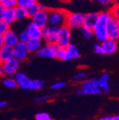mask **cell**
Instances as JSON below:
<instances>
[{"mask_svg": "<svg viewBox=\"0 0 119 120\" xmlns=\"http://www.w3.org/2000/svg\"><path fill=\"white\" fill-rule=\"evenodd\" d=\"M37 0H18V5L23 8H28L32 4L37 3Z\"/></svg>", "mask_w": 119, "mask_h": 120, "instance_id": "29", "label": "cell"}, {"mask_svg": "<svg viewBox=\"0 0 119 120\" xmlns=\"http://www.w3.org/2000/svg\"><path fill=\"white\" fill-rule=\"evenodd\" d=\"M56 58L59 60H62V61H68V60L72 59L66 48H59L58 49Z\"/></svg>", "mask_w": 119, "mask_h": 120, "instance_id": "22", "label": "cell"}, {"mask_svg": "<svg viewBox=\"0 0 119 120\" xmlns=\"http://www.w3.org/2000/svg\"><path fill=\"white\" fill-rule=\"evenodd\" d=\"M25 30L29 38H42V28L36 26L32 22L28 23Z\"/></svg>", "mask_w": 119, "mask_h": 120, "instance_id": "16", "label": "cell"}, {"mask_svg": "<svg viewBox=\"0 0 119 120\" xmlns=\"http://www.w3.org/2000/svg\"><path fill=\"white\" fill-rule=\"evenodd\" d=\"M96 2H97L100 4H103V5H109L111 4H113L115 0H95Z\"/></svg>", "mask_w": 119, "mask_h": 120, "instance_id": "38", "label": "cell"}, {"mask_svg": "<svg viewBox=\"0 0 119 120\" xmlns=\"http://www.w3.org/2000/svg\"><path fill=\"white\" fill-rule=\"evenodd\" d=\"M67 11L64 9L48 10V25L61 27L65 24Z\"/></svg>", "mask_w": 119, "mask_h": 120, "instance_id": "3", "label": "cell"}, {"mask_svg": "<svg viewBox=\"0 0 119 120\" xmlns=\"http://www.w3.org/2000/svg\"><path fill=\"white\" fill-rule=\"evenodd\" d=\"M28 79H29V78L22 73L17 72V73L14 74V79H15V81L17 82L18 86H19V87L22 86L23 83H25V82L28 80Z\"/></svg>", "mask_w": 119, "mask_h": 120, "instance_id": "25", "label": "cell"}, {"mask_svg": "<svg viewBox=\"0 0 119 120\" xmlns=\"http://www.w3.org/2000/svg\"><path fill=\"white\" fill-rule=\"evenodd\" d=\"M59 27L47 25L46 27L42 28V39L46 43L53 44L57 43L58 36Z\"/></svg>", "mask_w": 119, "mask_h": 120, "instance_id": "4", "label": "cell"}, {"mask_svg": "<svg viewBox=\"0 0 119 120\" xmlns=\"http://www.w3.org/2000/svg\"><path fill=\"white\" fill-rule=\"evenodd\" d=\"M93 50L97 54H104V52H103V49H102L101 43H96L93 46Z\"/></svg>", "mask_w": 119, "mask_h": 120, "instance_id": "35", "label": "cell"}, {"mask_svg": "<svg viewBox=\"0 0 119 120\" xmlns=\"http://www.w3.org/2000/svg\"><path fill=\"white\" fill-rule=\"evenodd\" d=\"M3 21L11 26L16 21V16H15V11L13 8H5L4 9V16H3Z\"/></svg>", "mask_w": 119, "mask_h": 120, "instance_id": "20", "label": "cell"}, {"mask_svg": "<svg viewBox=\"0 0 119 120\" xmlns=\"http://www.w3.org/2000/svg\"><path fill=\"white\" fill-rule=\"evenodd\" d=\"M4 9H5V8L3 7L1 4H0V20H2L3 19V16H4Z\"/></svg>", "mask_w": 119, "mask_h": 120, "instance_id": "39", "label": "cell"}, {"mask_svg": "<svg viewBox=\"0 0 119 120\" xmlns=\"http://www.w3.org/2000/svg\"><path fill=\"white\" fill-rule=\"evenodd\" d=\"M84 14L81 13H68L66 16L65 25L73 28H80L82 26Z\"/></svg>", "mask_w": 119, "mask_h": 120, "instance_id": "6", "label": "cell"}, {"mask_svg": "<svg viewBox=\"0 0 119 120\" xmlns=\"http://www.w3.org/2000/svg\"><path fill=\"white\" fill-rule=\"evenodd\" d=\"M102 93V90L97 86V79H91L84 81L82 84V88L77 91V94L79 96L97 95Z\"/></svg>", "mask_w": 119, "mask_h": 120, "instance_id": "2", "label": "cell"}, {"mask_svg": "<svg viewBox=\"0 0 119 120\" xmlns=\"http://www.w3.org/2000/svg\"><path fill=\"white\" fill-rule=\"evenodd\" d=\"M72 38V29L67 25H63L59 27L58 40L56 44L59 48H67L71 43Z\"/></svg>", "mask_w": 119, "mask_h": 120, "instance_id": "5", "label": "cell"}, {"mask_svg": "<svg viewBox=\"0 0 119 120\" xmlns=\"http://www.w3.org/2000/svg\"><path fill=\"white\" fill-rule=\"evenodd\" d=\"M3 45H4V42H3V36L0 34V48L2 47Z\"/></svg>", "mask_w": 119, "mask_h": 120, "instance_id": "42", "label": "cell"}, {"mask_svg": "<svg viewBox=\"0 0 119 120\" xmlns=\"http://www.w3.org/2000/svg\"><path fill=\"white\" fill-rule=\"evenodd\" d=\"M63 1H69V0H63Z\"/></svg>", "mask_w": 119, "mask_h": 120, "instance_id": "45", "label": "cell"}, {"mask_svg": "<svg viewBox=\"0 0 119 120\" xmlns=\"http://www.w3.org/2000/svg\"><path fill=\"white\" fill-rule=\"evenodd\" d=\"M7 102L5 101H0V109H3V108H5L7 107Z\"/></svg>", "mask_w": 119, "mask_h": 120, "instance_id": "40", "label": "cell"}, {"mask_svg": "<svg viewBox=\"0 0 119 120\" xmlns=\"http://www.w3.org/2000/svg\"><path fill=\"white\" fill-rule=\"evenodd\" d=\"M36 120H52L51 116L47 112H38L35 115Z\"/></svg>", "mask_w": 119, "mask_h": 120, "instance_id": "31", "label": "cell"}, {"mask_svg": "<svg viewBox=\"0 0 119 120\" xmlns=\"http://www.w3.org/2000/svg\"><path fill=\"white\" fill-rule=\"evenodd\" d=\"M109 73H102L101 77L97 79V86L102 91H104L106 93L109 92Z\"/></svg>", "mask_w": 119, "mask_h": 120, "instance_id": "18", "label": "cell"}, {"mask_svg": "<svg viewBox=\"0 0 119 120\" xmlns=\"http://www.w3.org/2000/svg\"><path fill=\"white\" fill-rule=\"evenodd\" d=\"M0 79H1V77H0Z\"/></svg>", "mask_w": 119, "mask_h": 120, "instance_id": "46", "label": "cell"}, {"mask_svg": "<svg viewBox=\"0 0 119 120\" xmlns=\"http://www.w3.org/2000/svg\"><path fill=\"white\" fill-rule=\"evenodd\" d=\"M44 85V82L42 80H37V79H30L27 81L25 83L20 86L22 89H28V90H39L41 89Z\"/></svg>", "mask_w": 119, "mask_h": 120, "instance_id": "15", "label": "cell"}, {"mask_svg": "<svg viewBox=\"0 0 119 120\" xmlns=\"http://www.w3.org/2000/svg\"><path fill=\"white\" fill-rule=\"evenodd\" d=\"M81 33H82V36H83L85 38L87 39H91L93 37V29H90V28H85V27L82 26L80 28Z\"/></svg>", "mask_w": 119, "mask_h": 120, "instance_id": "28", "label": "cell"}, {"mask_svg": "<svg viewBox=\"0 0 119 120\" xmlns=\"http://www.w3.org/2000/svg\"><path fill=\"white\" fill-rule=\"evenodd\" d=\"M97 120H112V117L105 116V117H102V118H100L99 119H97Z\"/></svg>", "mask_w": 119, "mask_h": 120, "instance_id": "41", "label": "cell"}, {"mask_svg": "<svg viewBox=\"0 0 119 120\" xmlns=\"http://www.w3.org/2000/svg\"><path fill=\"white\" fill-rule=\"evenodd\" d=\"M59 49L56 43L53 44H48L46 43V45L43 46L37 51V55L39 58H54L57 57V52Z\"/></svg>", "mask_w": 119, "mask_h": 120, "instance_id": "7", "label": "cell"}, {"mask_svg": "<svg viewBox=\"0 0 119 120\" xmlns=\"http://www.w3.org/2000/svg\"><path fill=\"white\" fill-rule=\"evenodd\" d=\"M13 51H14V58L19 62L25 61L29 54V52L27 49L26 43H21V42H19L13 47Z\"/></svg>", "mask_w": 119, "mask_h": 120, "instance_id": "10", "label": "cell"}, {"mask_svg": "<svg viewBox=\"0 0 119 120\" xmlns=\"http://www.w3.org/2000/svg\"><path fill=\"white\" fill-rule=\"evenodd\" d=\"M67 52H68L69 55L71 56V58H72V59L73 58H78L80 57V52H79V50H78V48L75 46L74 44H72V43H70V44L67 46Z\"/></svg>", "mask_w": 119, "mask_h": 120, "instance_id": "24", "label": "cell"}, {"mask_svg": "<svg viewBox=\"0 0 119 120\" xmlns=\"http://www.w3.org/2000/svg\"><path fill=\"white\" fill-rule=\"evenodd\" d=\"M101 45H102V49H103L104 54L108 55L115 53L117 51V49H118L117 41L113 39H110V38H108V39H106L102 43H101Z\"/></svg>", "mask_w": 119, "mask_h": 120, "instance_id": "13", "label": "cell"}, {"mask_svg": "<svg viewBox=\"0 0 119 120\" xmlns=\"http://www.w3.org/2000/svg\"><path fill=\"white\" fill-rule=\"evenodd\" d=\"M43 45V42H42V38H30L28 42L26 43L27 49H28V52H37Z\"/></svg>", "mask_w": 119, "mask_h": 120, "instance_id": "19", "label": "cell"}, {"mask_svg": "<svg viewBox=\"0 0 119 120\" xmlns=\"http://www.w3.org/2000/svg\"><path fill=\"white\" fill-rule=\"evenodd\" d=\"M33 23L36 26L43 28L48 25V9H41L39 10L35 15L31 18Z\"/></svg>", "mask_w": 119, "mask_h": 120, "instance_id": "8", "label": "cell"}, {"mask_svg": "<svg viewBox=\"0 0 119 120\" xmlns=\"http://www.w3.org/2000/svg\"><path fill=\"white\" fill-rule=\"evenodd\" d=\"M108 38L117 41L119 38V19L112 18L107 25Z\"/></svg>", "mask_w": 119, "mask_h": 120, "instance_id": "9", "label": "cell"}, {"mask_svg": "<svg viewBox=\"0 0 119 120\" xmlns=\"http://www.w3.org/2000/svg\"><path fill=\"white\" fill-rule=\"evenodd\" d=\"M9 28H10L9 25L7 24V23H6L4 21L0 20V34H1V35L5 34Z\"/></svg>", "mask_w": 119, "mask_h": 120, "instance_id": "33", "label": "cell"}, {"mask_svg": "<svg viewBox=\"0 0 119 120\" xmlns=\"http://www.w3.org/2000/svg\"><path fill=\"white\" fill-rule=\"evenodd\" d=\"M110 13L112 15V18H116V19H119V7L117 4H114L111 9L109 10Z\"/></svg>", "mask_w": 119, "mask_h": 120, "instance_id": "32", "label": "cell"}, {"mask_svg": "<svg viewBox=\"0 0 119 120\" xmlns=\"http://www.w3.org/2000/svg\"><path fill=\"white\" fill-rule=\"evenodd\" d=\"M18 37H19V42H21V43H26L30 39L26 32V30H23L19 34H18Z\"/></svg>", "mask_w": 119, "mask_h": 120, "instance_id": "30", "label": "cell"}, {"mask_svg": "<svg viewBox=\"0 0 119 120\" xmlns=\"http://www.w3.org/2000/svg\"><path fill=\"white\" fill-rule=\"evenodd\" d=\"M2 36H3L4 45L13 48L15 45L19 43V37H18V34H16L15 31H13L11 28H9V29L7 30L5 34H3Z\"/></svg>", "mask_w": 119, "mask_h": 120, "instance_id": "12", "label": "cell"}, {"mask_svg": "<svg viewBox=\"0 0 119 120\" xmlns=\"http://www.w3.org/2000/svg\"><path fill=\"white\" fill-rule=\"evenodd\" d=\"M27 9V13H28V17L32 18L33 15H35L39 10H41V5L39 3H35V4H32L31 6L26 8Z\"/></svg>", "mask_w": 119, "mask_h": 120, "instance_id": "23", "label": "cell"}, {"mask_svg": "<svg viewBox=\"0 0 119 120\" xmlns=\"http://www.w3.org/2000/svg\"><path fill=\"white\" fill-rule=\"evenodd\" d=\"M112 120H119V116L117 115V116H115V117H112Z\"/></svg>", "mask_w": 119, "mask_h": 120, "instance_id": "43", "label": "cell"}, {"mask_svg": "<svg viewBox=\"0 0 119 120\" xmlns=\"http://www.w3.org/2000/svg\"><path fill=\"white\" fill-rule=\"evenodd\" d=\"M65 86H66L65 82H57L51 86V88H52V90H59V89L63 88Z\"/></svg>", "mask_w": 119, "mask_h": 120, "instance_id": "34", "label": "cell"}, {"mask_svg": "<svg viewBox=\"0 0 119 120\" xmlns=\"http://www.w3.org/2000/svg\"><path fill=\"white\" fill-rule=\"evenodd\" d=\"M19 64L20 62H19L15 58L2 63V68L5 73V75H14L19 71Z\"/></svg>", "mask_w": 119, "mask_h": 120, "instance_id": "11", "label": "cell"}, {"mask_svg": "<svg viewBox=\"0 0 119 120\" xmlns=\"http://www.w3.org/2000/svg\"><path fill=\"white\" fill-rule=\"evenodd\" d=\"M13 58H14L13 48L3 45L2 47L0 48V62L4 63Z\"/></svg>", "mask_w": 119, "mask_h": 120, "instance_id": "17", "label": "cell"}, {"mask_svg": "<svg viewBox=\"0 0 119 120\" xmlns=\"http://www.w3.org/2000/svg\"><path fill=\"white\" fill-rule=\"evenodd\" d=\"M0 4L5 8L17 7L18 0H0Z\"/></svg>", "mask_w": 119, "mask_h": 120, "instance_id": "27", "label": "cell"}, {"mask_svg": "<svg viewBox=\"0 0 119 120\" xmlns=\"http://www.w3.org/2000/svg\"><path fill=\"white\" fill-rule=\"evenodd\" d=\"M86 76H87V73L84 71H81V72H78V73H77L76 74L73 75V79H74V80H80V79L85 78Z\"/></svg>", "mask_w": 119, "mask_h": 120, "instance_id": "36", "label": "cell"}, {"mask_svg": "<svg viewBox=\"0 0 119 120\" xmlns=\"http://www.w3.org/2000/svg\"><path fill=\"white\" fill-rule=\"evenodd\" d=\"M4 82V85L6 88H15L18 86L17 82L15 81L14 78H11V77H7L6 79H4V80L3 81Z\"/></svg>", "mask_w": 119, "mask_h": 120, "instance_id": "26", "label": "cell"}, {"mask_svg": "<svg viewBox=\"0 0 119 120\" xmlns=\"http://www.w3.org/2000/svg\"><path fill=\"white\" fill-rule=\"evenodd\" d=\"M98 19V13H89L88 14H84L82 26L85 28L93 29L96 25Z\"/></svg>", "mask_w": 119, "mask_h": 120, "instance_id": "14", "label": "cell"}, {"mask_svg": "<svg viewBox=\"0 0 119 120\" xmlns=\"http://www.w3.org/2000/svg\"><path fill=\"white\" fill-rule=\"evenodd\" d=\"M14 11H15V16H16V20H23V19L28 18L26 8H23L17 6V7L14 8Z\"/></svg>", "mask_w": 119, "mask_h": 120, "instance_id": "21", "label": "cell"}, {"mask_svg": "<svg viewBox=\"0 0 119 120\" xmlns=\"http://www.w3.org/2000/svg\"><path fill=\"white\" fill-rule=\"evenodd\" d=\"M112 15L109 11H103L98 13L97 22L93 28V37L100 43H102L108 39V32H107V25L112 19Z\"/></svg>", "mask_w": 119, "mask_h": 120, "instance_id": "1", "label": "cell"}, {"mask_svg": "<svg viewBox=\"0 0 119 120\" xmlns=\"http://www.w3.org/2000/svg\"><path fill=\"white\" fill-rule=\"evenodd\" d=\"M50 99V97L48 95H43V96H38L34 98L35 102L37 103H43V102H47Z\"/></svg>", "mask_w": 119, "mask_h": 120, "instance_id": "37", "label": "cell"}, {"mask_svg": "<svg viewBox=\"0 0 119 120\" xmlns=\"http://www.w3.org/2000/svg\"><path fill=\"white\" fill-rule=\"evenodd\" d=\"M1 67H2V63L0 62V68H1Z\"/></svg>", "mask_w": 119, "mask_h": 120, "instance_id": "44", "label": "cell"}]
</instances>
